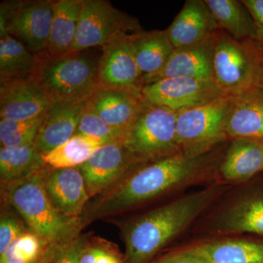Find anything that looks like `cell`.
I'll return each mask as SVG.
<instances>
[{
  "instance_id": "cell-1",
  "label": "cell",
  "mask_w": 263,
  "mask_h": 263,
  "mask_svg": "<svg viewBox=\"0 0 263 263\" xmlns=\"http://www.w3.org/2000/svg\"><path fill=\"white\" fill-rule=\"evenodd\" d=\"M218 167L208 154L193 158L181 152L142 164L86 207L81 216L83 226L216 178Z\"/></svg>"
},
{
  "instance_id": "cell-2",
  "label": "cell",
  "mask_w": 263,
  "mask_h": 263,
  "mask_svg": "<svg viewBox=\"0 0 263 263\" xmlns=\"http://www.w3.org/2000/svg\"><path fill=\"white\" fill-rule=\"evenodd\" d=\"M229 189L214 181L130 221L124 230V263H151Z\"/></svg>"
},
{
  "instance_id": "cell-3",
  "label": "cell",
  "mask_w": 263,
  "mask_h": 263,
  "mask_svg": "<svg viewBox=\"0 0 263 263\" xmlns=\"http://www.w3.org/2000/svg\"><path fill=\"white\" fill-rule=\"evenodd\" d=\"M46 167L26 179L1 183L3 201L14 208L45 245L79 236L83 228L81 218L65 215L52 203L43 183Z\"/></svg>"
},
{
  "instance_id": "cell-4",
  "label": "cell",
  "mask_w": 263,
  "mask_h": 263,
  "mask_svg": "<svg viewBox=\"0 0 263 263\" xmlns=\"http://www.w3.org/2000/svg\"><path fill=\"white\" fill-rule=\"evenodd\" d=\"M98 62L79 53L51 56L36 53L31 79L51 103L79 104L89 101L98 89Z\"/></svg>"
},
{
  "instance_id": "cell-5",
  "label": "cell",
  "mask_w": 263,
  "mask_h": 263,
  "mask_svg": "<svg viewBox=\"0 0 263 263\" xmlns=\"http://www.w3.org/2000/svg\"><path fill=\"white\" fill-rule=\"evenodd\" d=\"M214 82L226 97L260 87V46L254 40L236 41L228 34L213 37Z\"/></svg>"
},
{
  "instance_id": "cell-6",
  "label": "cell",
  "mask_w": 263,
  "mask_h": 263,
  "mask_svg": "<svg viewBox=\"0 0 263 263\" xmlns=\"http://www.w3.org/2000/svg\"><path fill=\"white\" fill-rule=\"evenodd\" d=\"M177 116V111L143 100L123 145L141 164L179 153Z\"/></svg>"
},
{
  "instance_id": "cell-7",
  "label": "cell",
  "mask_w": 263,
  "mask_h": 263,
  "mask_svg": "<svg viewBox=\"0 0 263 263\" xmlns=\"http://www.w3.org/2000/svg\"><path fill=\"white\" fill-rule=\"evenodd\" d=\"M231 98L223 96L210 103L178 112L177 142L187 157L207 155L228 139L226 126Z\"/></svg>"
},
{
  "instance_id": "cell-8",
  "label": "cell",
  "mask_w": 263,
  "mask_h": 263,
  "mask_svg": "<svg viewBox=\"0 0 263 263\" xmlns=\"http://www.w3.org/2000/svg\"><path fill=\"white\" fill-rule=\"evenodd\" d=\"M53 15V0L3 2L0 37L12 36L36 53L46 51Z\"/></svg>"
},
{
  "instance_id": "cell-9",
  "label": "cell",
  "mask_w": 263,
  "mask_h": 263,
  "mask_svg": "<svg viewBox=\"0 0 263 263\" xmlns=\"http://www.w3.org/2000/svg\"><path fill=\"white\" fill-rule=\"evenodd\" d=\"M239 194L222 204L208 219V233L220 237L263 236V176L245 183Z\"/></svg>"
},
{
  "instance_id": "cell-10",
  "label": "cell",
  "mask_w": 263,
  "mask_h": 263,
  "mask_svg": "<svg viewBox=\"0 0 263 263\" xmlns=\"http://www.w3.org/2000/svg\"><path fill=\"white\" fill-rule=\"evenodd\" d=\"M129 31L139 32L137 20L105 0H83L75 42L70 53L103 46Z\"/></svg>"
},
{
  "instance_id": "cell-11",
  "label": "cell",
  "mask_w": 263,
  "mask_h": 263,
  "mask_svg": "<svg viewBox=\"0 0 263 263\" xmlns=\"http://www.w3.org/2000/svg\"><path fill=\"white\" fill-rule=\"evenodd\" d=\"M131 34H121L103 46V54L98 61V88L141 96L143 79L132 46Z\"/></svg>"
},
{
  "instance_id": "cell-12",
  "label": "cell",
  "mask_w": 263,
  "mask_h": 263,
  "mask_svg": "<svg viewBox=\"0 0 263 263\" xmlns=\"http://www.w3.org/2000/svg\"><path fill=\"white\" fill-rule=\"evenodd\" d=\"M224 96L213 81L173 78L143 86L141 97L147 103L179 112L200 106Z\"/></svg>"
},
{
  "instance_id": "cell-13",
  "label": "cell",
  "mask_w": 263,
  "mask_h": 263,
  "mask_svg": "<svg viewBox=\"0 0 263 263\" xmlns=\"http://www.w3.org/2000/svg\"><path fill=\"white\" fill-rule=\"evenodd\" d=\"M141 164L122 143H113L100 147L79 168L93 197L108 191Z\"/></svg>"
},
{
  "instance_id": "cell-14",
  "label": "cell",
  "mask_w": 263,
  "mask_h": 263,
  "mask_svg": "<svg viewBox=\"0 0 263 263\" xmlns=\"http://www.w3.org/2000/svg\"><path fill=\"white\" fill-rule=\"evenodd\" d=\"M43 183L60 212L71 217H81L91 197L79 167L53 169L47 166L43 172Z\"/></svg>"
},
{
  "instance_id": "cell-15",
  "label": "cell",
  "mask_w": 263,
  "mask_h": 263,
  "mask_svg": "<svg viewBox=\"0 0 263 263\" xmlns=\"http://www.w3.org/2000/svg\"><path fill=\"white\" fill-rule=\"evenodd\" d=\"M50 105L49 99L30 77L0 86V119H34L46 113Z\"/></svg>"
},
{
  "instance_id": "cell-16",
  "label": "cell",
  "mask_w": 263,
  "mask_h": 263,
  "mask_svg": "<svg viewBox=\"0 0 263 263\" xmlns=\"http://www.w3.org/2000/svg\"><path fill=\"white\" fill-rule=\"evenodd\" d=\"M213 37L192 46L175 48L162 70L146 85L173 78L214 81Z\"/></svg>"
},
{
  "instance_id": "cell-17",
  "label": "cell",
  "mask_w": 263,
  "mask_h": 263,
  "mask_svg": "<svg viewBox=\"0 0 263 263\" xmlns=\"http://www.w3.org/2000/svg\"><path fill=\"white\" fill-rule=\"evenodd\" d=\"M262 172V141L237 138L219 164L216 178L226 184H243Z\"/></svg>"
},
{
  "instance_id": "cell-18",
  "label": "cell",
  "mask_w": 263,
  "mask_h": 263,
  "mask_svg": "<svg viewBox=\"0 0 263 263\" xmlns=\"http://www.w3.org/2000/svg\"><path fill=\"white\" fill-rule=\"evenodd\" d=\"M89 102V101H88ZM86 103H51L43 116L42 124L34 142L43 155L51 152L76 135Z\"/></svg>"
},
{
  "instance_id": "cell-19",
  "label": "cell",
  "mask_w": 263,
  "mask_h": 263,
  "mask_svg": "<svg viewBox=\"0 0 263 263\" xmlns=\"http://www.w3.org/2000/svg\"><path fill=\"white\" fill-rule=\"evenodd\" d=\"M216 26L205 1L188 0L166 32L173 46L177 48L212 37Z\"/></svg>"
},
{
  "instance_id": "cell-20",
  "label": "cell",
  "mask_w": 263,
  "mask_h": 263,
  "mask_svg": "<svg viewBox=\"0 0 263 263\" xmlns=\"http://www.w3.org/2000/svg\"><path fill=\"white\" fill-rule=\"evenodd\" d=\"M187 247L210 263H263V238L220 237Z\"/></svg>"
},
{
  "instance_id": "cell-21",
  "label": "cell",
  "mask_w": 263,
  "mask_h": 263,
  "mask_svg": "<svg viewBox=\"0 0 263 263\" xmlns=\"http://www.w3.org/2000/svg\"><path fill=\"white\" fill-rule=\"evenodd\" d=\"M226 132L232 140L263 141L262 88H254L231 98Z\"/></svg>"
},
{
  "instance_id": "cell-22",
  "label": "cell",
  "mask_w": 263,
  "mask_h": 263,
  "mask_svg": "<svg viewBox=\"0 0 263 263\" xmlns=\"http://www.w3.org/2000/svg\"><path fill=\"white\" fill-rule=\"evenodd\" d=\"M143 104L141 96L119 91L98 88L87 106L110 125L127 134Z\"/></svg>"
},
{
  "instance_id": "cell-23",
  "label": "cell",
  "mask_w": 263,
  "mask_h": 263,
  "mask_svg": "<svg viewBox=\"0 0 263 263\" xmlns=\"http://www.w3.org/2000/svg\"><path fill=\"white\" fill-rule=\"evenodd\" d=\"M130 39L144 86L162 70L175 48L166 30L139 31L133 33Z\"/></svg>"
},
{
  "instance_id": "cell-24",
  "label": "cell",
  "mask_w": 263,
  "mask_h": 263,
  "mask_svg": "<svg viewBox=\"0 0 263 263\" xmlns=\"http://www.w3.org/2000/svg\"><path fill=\"white\" fill-rule=\"evenodd\" d=\"M83 0L53 1L51 34L46 51L51 56L70 53L75 42Z\"/></svg>"
},
{
  "instance_id": "cell-25",
  "label": "cell",
  "mask_w": 263,
  "mask_h": 263,
  "mask_svg": "<svg viewBox=\"0 0 263 263\" xmlns=\"http://www.w3.org/2000/svg\"><path fill=\"white\" fill-rule=\"evenodd\" d=\"M216 24L236 41L256 40L253 18L242 1L205 0Z\"/></svg>"
},
{
  "instance_id": "cell-26",
  "label": "cell",
  "mask_w": 263,
  "mask_h": 263,
  "mask_svg": "<svg viewBox=\"0 0 263 263\" xmlns=\"http://www.w3.org/2000/svg\"><path fill=\"white\" fill-rule=\"evenodd\" d=\"M43 154L34 143L24 146L3 147L0 149L1 183L28 178L46 167Z\"/></svg>"
},
{
  "instance_id": "cell-27",
  "label": "cell",
  "mask_w": 263,
  "mask_h": 263,
  "mask_svg": "<svg viewBox=\"0 0 263 263\" xmlns=\"http://www.w3.org/2000/svg\"><path fill=\"white\" fill-rule=\"evenodd\" d=\"M35 54L12 36L0 37V84L29 78Z\"/></svg>"
},
{
  "instance_id": "cell-28",
  "label": "cell",
  "mask_w": 263,
  "mask_h": 263,
  "mask_svg": "<svg viewBox=\"0 0 263 263\" xmlns=\"http://www.w3.org/2000/svg\"><path fill=\"white\" fill-rule=\"evenodd\" d=\"M105 143L84 135L76 134L54 149L43 155L48 167L53 169L79 167Z\"/></svg>"
},
{
  "instance_id": "cell-29",
  "label": "cell",
  "mask_w": 263,
  "mask_h": 263,
  "mask_svg": "<svg viewBox=\"0 0 263 263\" xmlns=\"http://www.w3.org/2000/svg\"><path fill=\"white\" fill-rule=\"evenodd\" d=\"M43 116L44 114L28 120L0 119L1 148L34 143L42 124Z\"/></svg>"
},
{
  "instance_id": "cell-30",
  "label": "cell",
  "mask_w": 263,
  "mask_h": 263,
  "mask_svg": "<svg viewBox=\"0 0 263 263\" xmlns=\"http://www.w3.org/2000/svg\"><path fill=\"white\" fill-rule=\"evenodd\" d=\"M76 134L84 135L100 140L105 144L123 143L126 133L110 125L98 114L95 113L86 104Z\"/></svg>"
},
{
  "instance_id": "cell-31",
  "label": "cell",
  "mask_w": 263,
  "mask_h": 263,
  "mask_svg": "<svg viewBox=\"0 0 263 263\" xmlns=\"http://www.w3.org/2000/svg\"><path fill=\"white\" fill-rule=\"evenodd\" d=\"M44 243L32 232H25L0 255V263H36L45 247Z\"/></svg>"
},
{
  "instance_id": "cell-32",
  "label": "cell",
  "mask_w": 263,
  "mask_h": 263,
  "mask_svg": "<svg viewBox=\"0 0 263 263\" xmlns=\"http://www.w3.org/2000/svg\"><path fill=\"white\" fill-rule=\"evenodd\" d=\"M87 239L80 235L46 245L36 263H79L81 251Z\"/></svg>"
},
{
  "instance_id": "cell-33",
  "label": "cell",
  "mask_w": 263,
  "mask_h": 263,
  "mask_svg": "<svg viewBox=\"0 0 263 263\" xmlns=\"http://www.w3.org/2000/svg\"><path fill=\"white\" fill-rule=\"evenodd\" d=\"M79 263H124V255L113 243L101 238H88Z\"/></svg>"
},
{
  "instance_id": "cell-34",
  "label": "cell",
  "mask_w": 263,
  "mask_h": 263,
  "mask_svg": "<svg viewBox=\"0 0 263 263\" xmlns=\"http://www.w3.org/2000/svg\"><path fill=\"white\" fill-rule=\"evenodd\" d=\"M29 229L18 218L9 213H2L0 218V255Z\"/></svg>"
},
{
  "instance_id": "cell-35",
  "label": "cell",
  "mask_w": 263,
  "mask_h": 263,
  "mask_svg": "<svg viewBox=\"0 0 263 263\" xmlns=\"http://www.w3.org/2000/svg\"><path fill=\"white\" fill-rule=\"evenodd\" d=\"M151 263H210L187 246L157 257Z\"/></svg>"
},
{
  "instance_id": "cell-36",
  "label": "cell",
  "mask_w": 263,
  "mask_h": 263,
  "mask_svg": "<svg viewBox=\"0 0 263 263\" xmlns=\"http://www.w3.org/2000/svg\"><path fill=\"white\" fill-rule=\"evenodd\" d=\"M242 3L247 7L253 18L255 41L263 46V0H243Z\"/></svg>"
},
{
  "instance_id": "cell-37",
  "label": "cell",
  "mask_w": 263,
  "mask_h": 263,
  "mask_svg": "<svg viewBox=\"0 0 263 263\" xmlns=\"http://www.w3.org/2000/svg\"><path fill=\"white\" fill-rule=\"evenodd\" d=\"M260 46V87L263 89V46Z\"/></svg>"
},
{
  "instance_id": "cell-38",
  "label": "cell",
  "mask_w": 263,
  "mask_h": 263,
  "mask_svg": "<svg viewBox=\"0 0 263 263\" xmlns=\"http://www.w3.org/2000/svg\"><path fill=\"white\" fill-rule=\"evenodd\" d=\"M262 164H263V141H262Z\"/></svg>"
},
{
  "instance_id": "cell-39",
  "label": "cell",
  "mask_w": 263,
  "mask_h": 263,
  "mask_svg": "<svg viewBox=\"0 0 263 263\" xmlns=\"http://www.w3.org/2000/svg\"><path fill=\"white\" fill-rule=\"evenodd\" d=\"M6 263H24V262H6Z\"/></svg>"
}]
</instances>
